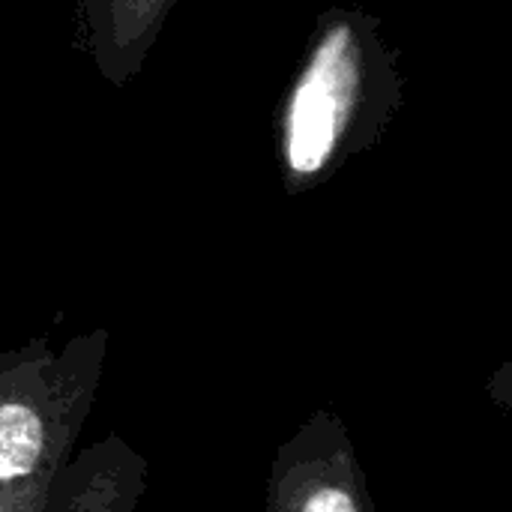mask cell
<instances>
[{
    "mask_svg": "<svg viewBox=\"0 0 512 512\" xmlns=\"http://www.w3.org/2000/svg\"><path fill=\"white\" fill-rule=\"evenodd\" d=\"M402 105L405 75L384 21L366 9H324L273 114L285 192H312L378 147Z\"/></svg>",
    "mask_w": 512,
    "mask_h": 512,
    "instance_id": "cell-1",
    "label": "cell"
},
{
    "mask_svg": "<svg viewBox=\"0 0 512 512\" xmlns=\"http://www.w3.org/2000/svg\"><path fill=\"white\" fill-rule=\"evenodd\" d=\"M108 330L9 348L0 360V512H45L96 405Z\"/></svg>",
    "mask_w": 512,
    "mask_h": 512,
    "instance_id": "cell-2",
    "label": "cell"
},
{
    "mask_svg": "<svg viewBox=\"0 0 512 512\" xmlns=\"http://www.w3.org/2000/svg\"><path fill=\"white\" fill-rule=\"evenodd\" d=\"M264 512H375L369 480L345 420L312 411L270 462Z\"/></svg>",
    "mask_w": 512,
    "mask_h": 512,
    "instance_id": "cell-3",
    "label": "cell"
},
{
    "mask_svg": "<svg viewBox=\"0 0 512 512\" xmlns=\"http://www.w3.org/2000/svg\"><path fill=\"white\" fill-rule=\"evenodd\" d=\"M177 0H75V48L99 75L126 87L156 45Z\"/></svg>",
    "mask_w": 512,
    "mask_h": 512,
    "instance_id": "cell-4",
    "label": "cell"
},
{
    "mask_svg": "<svg viewBox=\"0 0 512 512\" xmlns=\"http://www.w3.org/2000/svg\"><path fill=\"white\" fill-rule=\"evenodd\" d=\"M150 462L120 435L78 450L57 477L45 512H135L147 495Z\"/></svg>",
    "mask_w": 512,
    "mask_h": 512,
    "instance_id": "cell-5",
    "label": "cell"
},
{
    "mask_svg": "<svg viewBox=\"0 0 512 512\" xmlns=\"http://www.w3.org/2000/svg\"><path fill=\"white\" fill-rule=\"evenodd\" d=\"M486 396L489 402L512 420V357H507L486 381Z\"/></svg>",
    "mask_w": 512,
    "mask_h": 512,
    "instance_id": "cell-6",
    "label": "cell"
}]
</instances>
